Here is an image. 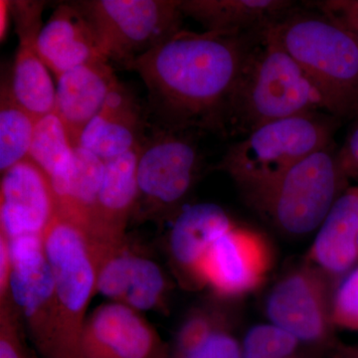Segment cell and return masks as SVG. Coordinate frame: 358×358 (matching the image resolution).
Here are the masks:
<instances>
[{
	"label": "cell",
	"mask_w": 358,
	"mask_h": 358,
	"mask_svg": "<svg viewBox=\"0 0 358 358\" xmlns=\"http://www.w3.org/2000/svg\"><path fill=\"white\" fill-rule=\"evenodd\" d=\"M248 36L182 29L124 66L145 83L150 124L228 131L233 96L253 46Z\"/></svg>",
	"instance_id": "6da1fadb"
},
{
	"label": "cell",
	"mask_w": 358,
	"mask_h": 358,
	"mask_svg": "<svg viewBox=\"0 0 358 358\" xmlns=\"http://www.w3.org/2000/svg\"><path fill=\"white\" fill-rule=\"evenodd\" d=\"M298 63L324 99V109L343 115L358 103V41L322 14L294 13L266 28Z\"/></svg>",
	"instance_id": "7a4b0ae2"
},
{
	"label": "cell",
	"mask_w": 358,
	"mask_h": 358,
	"mask_svg": "<svg viewBox=\"0 0 358 358\" xmlns=\"http://www.w3.org/2000/svg\"><path fill=\"white\" fill-rule=\"evenodd\" d=\"M319 109H324L319 90L279 42L263 30L259 43L252 46L233 96L229 128L249 134L268 122Z\"/></svg>",
	"instance_id": "3957f363"
},
{
	"label": "cell",
	"mask_w": 358,
	"mask_h": 358,
	"mask_svg": "<svg viewBox=\"0 0 358 358\" xmlns=\"http://www.w3.org/2000/svg\"><path fill=\"white\" fill-rule=\"evenodd\" d=\"M331 134V122L315 113L268 122L233 145L218 169L229 174L251 199L289 167L329 148Z\"/></svg>",
	"instance_id": "277c9868"
},
{
	"label": "cell",
	"mask_w": 358,
	"mask_h": 358,
	"mask_svg": "<svg viewBox=\"0 0 358 358\" xmlns=\"http://www.w3.org/2000/svg\"><path fill=\"white\" fill-rule=\"evenodd\" d=\"M42 240L57 301V358H78L87 308L96 293L98 257L87 233L59 214Z\"/></svg>",
	"instance_id": "5b68a950"
},
{
	"label": "cell",
	"mask_w": 358,
	"mask_h": 358,
	"mask_svg": "<svg viewBox=\"0 0 358 358\" xmlns=\"http://www.w3.org/2000/svg\"><path fill=\"white\" fill-rule=\"evenodd\" d=\"M345 179L336 155L326 148L289 167L250 200L278 229L303 236L324 222L345 192Z\"/></svg>",
	"instance_id": "8992f818"
},
{
	"label": "cell",
	"mask_w": 358,
	"mask_h": 358,
	"mask_svg": "<svg viewBox=\"0 0 358 358\" xmlns=\"http://www.w3.org/2000/svg\"><path fill=\"white\" fill-rule=\"evenodd\" d=\"M138 155V195L134 215L176 217L201 169L196 143L188 131L150 124Z\"/></svg>",
	"instance_id": "52a82bcc"
},
{
	"label": "cell",
	"mask_w": 358,
	"mask_h": 358,
	"mask_svg": "<svg viewBox=\"0 0 358 358\" xmlns=\"http://www.w3.org/2000/svg\"><path fill=\"white\" fill-rule=\"evenodd\" d=\"M79 2L95 25L108 60L122 67L182 30L179 0Z\"/></svg>",
	"instance_id": "ba28073f"
},
{
	"label": "cell",
	"mask_w": 358,
	"mask_h": 358,
	"mask_svg": "<svg viewBox=\"0 0 358 358\" xmlns=\"http://www.w3.org/2000/svg\"><path fill=\"white\" fill-rule=\"evenodd\" d=\"M8 246L11 262L8 299L25 320L40 357L57 358V301L42 236L11 238Z\"/></svg>",
	"instance_id": "9c48e42d"
},
{
	"label": "cell",
	"mask_w": 358,
	"mask_h": 358,
	"mask_svg": "<svg viewBox=\"0 0 358 358\" xmlns=\"http://www.w3.org/2000/svg\"><path fill=\"white\" fill-rule=\"evenodd\" d=\"M333 296L329 277L310 264L294 268L275 285L266 313L270 324L292 334L301 345L331 352L336 345Z\"/></svg>",
	"instance_id": "30bf717a"
},
{
	"label": "cell",
	"mask_w": 358,
	"mask_h": 358,
	"mask_svg": "<svg viewBox=\"0 0 358 358\" xmlns=\"http://www.w3.org/2000/svg\"><path fill=\"white\" fill-rule=\"evenodd\" d=\"M272 260L266 237L236 224L212 245L197 268L195 282L218 296L237 298L262 285Z\"/></svg>",
	"instance_id": "8fae6325"
},
{
	"label": "cell",
	"mask_w": 358,
	"mask_h": 358,
	"mask_svg": "<svg viewBox=\"0 0 358 358\" xmlns=\"http://www.w3.org/2000/svg\"><path fill=\"white\" fill-rule=\"evenodd\" d=\"M169 352L140 312L110 301L87 317L78 358H169Z\"/></svg>",
	"instance_id": "7c38bea8"
},
{
	"label": "cell",
	"mask_w": 358,
	"mask_h": 358,
	"mask_svg": "<svg viewBox=\"0 0 358 358\" xmlns=\"http://www.w3.org/2000/svg\"><path fill=\"white\" fill-rule=\"evenodd\" d=\"M57 213L50 178L31 159L22 160L2 173L0 226L8 239L42 236Z\"/></svg>",
	"instance_id": "4fadbf2b"
},
{
	"label": "cell",
	"mask_w": 358,
	"mask_h": 358,
	"mask_svg": "<svg viewBox=\"0 0 358 358\" xmlns=\"http://www.w3.org/2000/svg\"><path fill=\"white\" fill-rule=\"evenodd\" d=\"M138 150L105 160L89 238L99 262L124 246V230L138 201Z\"/></svg>",
	"instance_id": "5bb4252c"
},
{
	"label": "cell",
	"mask_w": 358,
	"mask_h": 358,
	"mask_svg": "<svg viewBox=\"0 0 358 358\" xmlns=\"http://www.w3.org/2000/svg\"><path fill=\"white\" fill-rule=\"evenodd\" d=\"M37 52L56 78L79 66L109 61L95 25L80 2L59 4L43 25Z\"/></svg>",
	"instance_id": "9a60e30c"
},
{
	"label": "cell",
	"mask_w": 358,
	"mask_h": 358,
	"mask_svg": "<svg viewBox=\"0 0 358 358\" xmlns=\"http://www.w3.org/2000/svg\"><path fill=\"white\" fill-rule=\"evenodd\" d=\"M166 291V278L159 266L124 245L108 254L99 265L96 292L138 312L159 308Z\"/></svg>",
	"instance_id": "2e32d148"
},
{
	"label": "cell",
	"mask_w": 358,
	"mask_h": 358,
	"mask_svg": "<svg viewBox=\"0 0 358 358\" xmlns=\"http://www.w3.org/2000/svg\"><path fill=\"white\" fill-rule=\"evenodd\" d=\"M147 117L133 92L119 81L84 129L79 147L103 162L138 150L147 134Z\"/></svg>",
	"instance_id": "e0dca14e"
},
{
	"label": "cell",
	"mask_w": 358,
	"mask_h": 358,
	"mask_svg": "<svg viewBox=\"0 0 358 358\" xmlns=\"http://www.w3.org/2000/svg\"><path fill=\"white\" fill-rule=\"evenodd\" d=\"M57 81L55 112L75 148L79 147L84 129L102 109L119 80L109 61H100L67 71Z\"/></svg>",
	"instance_id": "ac0fdd59"
},
{
	"label": "cell",
	"mask_w": 358,
	"mask_h": 358,
	"mask_svg": "<svg viewBox=\"0 0 358 358\" xmlns=\"http://www.w3.org/2000/svg\"><path fill=\"white\" fill-rule=\"evenodd\" d=\"M105 173V162L88 150L75 148L72 155L50 178L59 215L90 235L96 199Z\"/></svg>",
	"instance_id": "d6986e66"
},
{
	"label": "cell",
	"mask_w": 358,
	"mask_h": 358,
	"mask_svg": "<svg viewBox=\"0 0 358 358\" xmlns=\"http://www.w3.org/2000/svg\"><path fill=\"white\" fill-rule=\"evenodd\" d=\"M313 266L341 277L358 263V187L345 189L331 207L308 252Z\"/></svg>",
	"instance_id": "ffe728a7"
},
{
	"label": "cell",
	"mask_w": 358,
	"mask_h": 358,
	"mask_svg": "<svg viewBox=\"0 0 358 358\" xmlns=\"http://www.w3.org/2000/svg\"><path fill=\"white\" fill-rule=\"evenodd\" d=\"M289 0H179L183 15L205 31L249 35L262 32L294 10Z\"/></svg>",
	"instance_id": "44dd1931"
},
{
	"label": "cell",
	"mask_w": 358,
	"mask_h": 358,
	"mask_svg": "<svg viewBox=\"0 0 358 358\" xmlns=\"http://www.w3.org/2000/svg\"><path fill=\"white\" fill-rule=\"evenodd\" d=\"M236 224L217 204L197 203L181 209L173 218L169 239L178 270L195 282L197 268L212 245Z\"/></svg>",
	"instance_id": "7402d4cb"
},
{
	"label": "cell",
	"mask_w": 358,
	"mask_h": 358,
	"mask_svg": "<svg viewBox=\"0 0 358 358\" xmlns=\"http://www.w3.org/2000/svg\"><path fill=\"white\" fill-rule=\"evenodd\" d=\"M36 44L37 39L20 40L9 83L16 102L38 120L55 110L56 89Z\"/></svg>",
	"instance_id": "603a6c76"
},
{
	"label": "cell",
	"mask_w": 358,
	"mask_h": 358,
	"mask_svg": "<svg viewBox=\"0 0 358 358\" xmlns=\"http://www.w3.org/2000/svg\"><path fill=\"white\" fill-rule=\"evenodd\" d=\"M36 120L16 102L9 79L0 90V171L1 174L28 159Z\"/></svg>",
	"instance_id": "cb8c5ba5"
},
{
	"label": "cell",
	"mask_w": 358,
	"mask_h": 358,
	"mask_svg": "<svg viewBox=\"0 0 358 358\" xmlns=\"http://www.w3.org/2000/svg\"><path fill=\"white\" fill-rule=\"evenodd\" d=\"M74 150L69 131L55 110L36 120L28 159L36 164L49 178L69 159Z\"/></svg>",
	"instance_id": "d4e9b609"
},
{
	"label": "cell",
	"mask_w": 358,
	"mask_h": 358,
	"mask_svg": "<svg viewBox=\"0 0 358 358\" xmlns=\"http://www.w3.org/2000/svg\"><path fill=\"white\" fill-rule=\"evenodd\" d=\"M242 358H300L301 343L272 324L252 327L245 336Z\"/></svg>",
	"instance_id": "484cf974"
},
{
	"label": "cell",
	"mask_w": 358,
	"mask_h": 358,
	"mask_svg": "<svg viewBox=\"0 0 358 358\" xmlns=\"http://www.w3.org/2000/svg\"><path fill=\"white\" fill-rule=\"evenodd\" d=\"M224 327L220 315L207 310H195L186 317L179 327L169 355H183L194 350L212 334Z\"/></svg>",
	"instance_id": "4316f807"
},
{
	"label": "cell",
	"mask_w": 358,
	"mask_h": 358,
	"mask_svg": "<svg viewBox=\"0 0 358 358\" xmlns=\"http://www.w3.org/2000/svg\"><path fill=\"white\" fill-rule=\"evenodd\" d=\"M334 327L358 331V267L350 271L333 296Z\"/></svg>",
	"instance_id": "83f0119b"
},
{
	"label": "cell",
	"mask_w": 358,
	"mask_h": 358,
	"mask_svg": "<svg viewBox=\"0 0 358 358\" xmlns=\"http://www.w3.org/2000/svg\"><path fill=\"white\" fill-rule=\"evenodd\" d=\"M17 315V310L9 299L1 303L0 358H31L18 324Z\"/></svg>",
	"instance_id": "f1b7e54d"
},
{
	"label": "cell",
	"mask_w": 358,
	"mask_h": 358,
	"mask_svg": "<svg viewBox=\"0 0 358 358\" xmlns=\"http://www.w3.org/2000/svg\"><path fill=\"white\" fill-rule=\"evenodd\" d=\"M169 358H242V346L224 327L194 350L183 355H169Z\"/></svg>",
	"instance_id": "f546056e"
},
{
	"label": "cell",
	"mask_w": 358,
	"mask_h": 358,
	"mask_svg": "<svg viewBox=\"0 0 358 358\" xmlns=\"http://www.w3.org/2000/svg\"><path fill=\"white\" fill-rule=\"evenodd\" d=\"M43 1H10L11 18L15 23L18 38L38 39L42 27Z\"/></svg>",
	"instance_id": "4dcf8cb0"
},
{
	"label": "cell",
	"mask_w": 358,
	"mask_h": 358,
	"mask_svg": "<svg viewBox=\"0 0 358 358\" xmlns=\"http://www.w3.org/2000/svg\"><path fill=\"white\" fill-rule=\"evenodd\" d=\"M324 15L350 30L358 41V0L315 2Z\"/></svg>",
	"instance_id": "1f68e13d"
},
{
	"label": "cell",
	"mask_w": 358,
	"mask_h": 358,
	"mask_svg": "<svg viewBox=\"0 0 358 358\" xmlns=\"http://www.w3.org/2000/svg\"><path fill=\"white\" fill-rule=\"evenodd\" d=\"M336 159L346 178H358V124L336 155Z\"/></svg>",
	"instance_id": "d6a6232c"
},
{
	"label": "cell",
	"mask_w": 358,
	"mask_h": 358,
	"mask_svg": "<svg viewBox=\"0 0 358 358\" xmlns=\"http://www.w3.org/2000/svg\"><path fill=\"white\" fill-rule=\"evenodd\" d=\"M10 271L11 262L10 255H9L8 239L1 232L0 234V299H1V303L8 299Z\"/></svg>",
	"instance_id": "836d02e7"
},
{
	"label": "cell",
	"mask_w": 358,
	"mask_h": 358,
	"mask_svg": "<svg viewBox=\"0 0 358 358\" xmlns=\"http://www.w3.org/2000/svg\"><path fill=\"white\" fill-rule=\"evenodd\" d=\"M10 18V1L1 0L0 1V38H1V41H3V39L6 38Z\"/></svg>",
	"instance_id": "e575fe53"
},
{
	"label": "cell",
	"mask_w": 358,
	"mask_h": 358,
	"mask_svg": "<svg viewBox=\"0 0 358 358\" xmlns=\"http://www.w3.org/2000/svg\"><path fill=\"white\" fill-rule=\"evenodd\" d=\"M331 353L333 358H358V348L336 343Z\"/></svg>",
	"instance_id": "d590c367"
}]
</instances>
